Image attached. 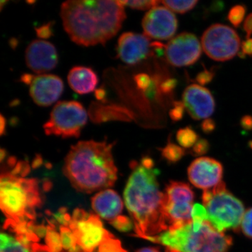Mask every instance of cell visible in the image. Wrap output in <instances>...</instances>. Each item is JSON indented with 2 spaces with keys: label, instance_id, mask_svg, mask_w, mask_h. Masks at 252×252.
Wrapping results in <instances>:
<instances>
[{
  "label": "cell",
  "instance_id": "obj_41",
  "mask_svg": "<svg viewBox=\"0 0 252 252\" xmlns=\"http://www.w3.org/2000/svg\"><path fill=\"white\" fill-rule=\"evenodd\" d=\"M243 29L247 34V38L249 39L252 34V13L248 15L244 22Z\"/></svg>",
  "mask_w": 252,
  "mask_h": 252
},
{
  "label": "cell",
  "instance_id": "obj_24",
  "mask_svg": "<svg viewBox=\"0 0 252 252\" xmlns=\"http://www.w3.org/2000/svg\"><path fill=\"white\" fill-rule=\"evenodd\" d=\"M98 252H127L123 248L120 240L107 232L105 238L98 248Z\"/></svg>",
  "mask_w": 252,
  "mask_h": 252
},
{
  "label": "cell",
  "instance_id": "obj_47",
  "mask_svg": "<svg viewBox=\"0 0 252 252\" xmlns=\"http://www.w3.org/2000/svg\"><path fill=\"white\" fill-rule=\"evenodd\" d=\"M250 147H251V148L252 149V141H251V142H250Z\"/></svg>",
  "mask_w": 252,
  "mask_h": 252
},
{
  "label": "cell",
  "instance_id": "obj_22",
  "mask_svg": "<svg viewBox=\"0 0 252 252\" xmlns=\"http://www.w3.org/2000/svg\"><path fill=\"white\" fill-rule=\"evenodd\" d=\"M45 235L46 247L52 252H63V248L61 241V234L56 231L53 224L48 225Z\"/></svg>",
  "mask_w": 252,
  "mask_h": 252
},
{
  "label": "cell",
  "instance_id": "obj_8",
  "mask_svg": "<svg viewBox=\"0 0 252 252\" xmlns=\"http://www.w3.org/2000/svg\"><path fill=\"white\" fill-rule=\"evenodd\" d=\"M168 229H177L193 222L194 193L188 184L171 181L164 192Z\"/></svg>",
  "mask_w": 252,
  "mask_h": 252
},
{
  "label": "cell",
  "instance_id": "obj_3",
  "mask_svg": "<svg viewBox=\"0 0 252 252\" xmlns=\"http://www.w3.org/2000/svg\"><path fill=\"white\" fill-rule=\"evenodd\" d=\"M114 144L81 141L72 146L64 159L63 172L74 189L91 193L114 186L117 167L112 155Z\"/></svg>",
  "mask_w": 252,
  "mask_h": 252
},
{
  "label": "cell",
  "instance_id": "obj_28",
  "mask_svg": "<svg viewBox=\"0 0 252 252\" xmlns=\"http://www.w3.org/2000/svg\"><path fill=\"white\" fill-rule=\"evenodd\" d=\"M124 6H127L132 9L137 10L152 9L159 6L161 1L155 0H140V1H120Z\"/></svg>",
  "mask_w": 252,
  "mask_h": 252
},
{
  "label": "cell",
  "instance_id": "obj_2",
  "mask_svg": "<svg viewBox=\"0 0 252 252\" xmlns=\"http://www.w3.org/2000/svg\"><path fill=\"white\" fill-rule=\"evenodd\" d=\"M61 16L70 39L84 46L105 44L120 31L126 17L121 1L111 0L64 1Z\"/></svg>",
  "mask_w": 252,
  "mask_h": 252
},
{
  "label": "cell",
  "instance_id": "obj_34",
  "mask_svg": "<svg viewBox=\"0 0 252 252\" xmlns=\"http://www.w3.org/2000/svg\"><path fill=\"white\" fill-rule=\"evenodd\" d=\"M215 76V72L213 69H211V70H207V69H205L197 74L196 77H195V81H196L198 84H200V86L207 85V84H210L213 80Z\"/></svg>",
  "mask_w": 252,
  "mask_h": 252
},
{
  "label": "cell",
  "instance_id": "obj_29",
  "mask_svg": "<svg viewBox=\"0 0 252 252\" xmlns=\"http://www.w3.org/2000/svg\"><path fill=\"white\" fill-rule=\"evenodd\" d=\"M240 228L245 236L252 239V207L245 212Z\"/></svg>",
  "mask_w": 252,
  "mask_h": 252
},
{
  "label": "cell",
  "instance_id": "obj_46",
  "mask_svg": "<svg viewBox=\"0 0 252 252\" xmlns=\"http://www.w3.org/2000/svg\"><path fill=\"white\" fill-rule=\"evenodd\" d=\"M0 154H1V161L3 162L4 160V158L6 157V152L4 150V149H1V152H0Z\"/></svg>",
  "mask_w": 252,
  "mask_h": 252
},
{
  "label": "cell",
  "instance_id": "obj_16",
  "mask_svg": "<svg viewBox=\"0 0 252 252\" xmlns=\"http://www.w3.org/2000/svg\"><path fill=\"white\" fill-rule=\"evenodd\" d=\"M26 62L32 72L44 74L57 66V50L49 41L42 39L32 41L26 49Z\"/></svg>",
  "mask_w": 252,
  "mask_h": 252
},
{
  "label": "cell",
  "instance_id": "obj_4",
  "mask_svg": "<svg viewBox=\"0 0 252 252\" xmlns=\"http://www.w3.org/2000/svg\"><path fill=\"white\" fill-rule=\"evenodd\" d=\"M9 170H2L0 179V206L8 221L34 222L36 209L41 198L37 180L26 178L30 171L28 162L8 160Z\"/></svg>",
  "mask_w": 252,
  "mask_h": 252
},
{
  "label": "cell",
  "instance_id": "obj_6",
  "mask_svg": "<svg viewBox=\"0 0 252 252\" xmlns=\"http://www.w3.org/2000/svg\"><path fill=\"white\" fill-rule=\"evenodd\" d=\"M202 200L208 220L217 230L223 233L225 230L239 229L245 215V207L226 189L224 182L204 190Z\"/></svg>",
  "mask_w": 252,
  "mask_h": 252
},
{
  "label": "cell",
  "instance_id": "obj_14",
  "mask_svg": "<svg viewBox=\"0 0 252 252\" xmlns=\"http://www.w3.org/2000/svg\"><path fill=\"white\" fill-rule=\"evenodd\" d=\"M117 45L118 58L128 64L142 62L155 52L153 42L144 34L124 33L119 37Z\"/></svg>",
  "mask_w": 252,
  "mask_h": 252
},
{
  "label": "cell",
  "instance_id": "obj_15",
  "mask_svg": "<svg viewBox=\"0 0 252 252\" xmlns=\"http://www.w3.org/2000/svg\"><path fill=\"white\" fill-rule=\"evenodd\" d=\"M223 169L218 160L209 157L194 160L188 168L189 181L197 188L206 190L222 182Z\"/></svg>",
  "mask_w": 252,
  "mask_h": 252
},
{
  "label": "cell",
  "instance_id": "obj_45",
  "mask_svg": "<svg viewBox=\"0 0 252 252\" xmlns=\"http://www.w3.org/2000/svg\"><path fill=\"white\" fill-rule=\"evenodd\" d=\"M5 125H6V122H5L4 117L1 115V135H4L5 130Z\"/></svg>",
  "mask_w": 252,
  "mask_h": 252
},
{
  "label": "cell",
  "instance_id": "obj_27",
  "mask_svg": "<svg viewBox=\"0 0 252 252\" xmlns=\"http://www.w3.org/2000/svg\"><path fill=\"white\" fill-rule=\"evenodd\" d=\"M247 8L245 5L237 4L230 9L228 14V20L235 28H238L243 23L246 14Z\"/></svg>",
  "mask_w": 252,
  "mask_h": 252
},
{
  "label": "cell",
  "instance_id": "obj_37",
  "mask_svg": "<svg viewBox=\"0 0 252 252\" xmlns=\"http://www.w3.org/2000/svg\"><path fill=\"white\" fill-rule=\"evenodd\" d=\"M177 85V80L175 78H170L163 81L160 85V89L163 93L168 94L172 92Z\"/></svg>",
  "mask_w": 252,
  "mask_h": 252
},
{
  "label": "cell",
  "instance_id": "obj_19",
  "mask_svg": "<svg viewBox=\"0 0 252 252\" xmlns=\"http://www.w3.org/2000/svg\"><path fill=\"white\" fill-rule=\"evenodd\" d=\"M69 85L73 91L80 94L93 92L98 84V77L90 67L76 66L67 76Z\"/></svg>",
  "mask_w": 252,
  "mask_h": 252
},
{
  "label": "cell",
  "instance_id": "obj_18",
  "mask_svg": "<svg viewBox=\"0 0 252 252\" xmlns=\"http://www.w3.org/2000/svg\"><path fill=\"white\" fill-rule=\"evenodd\" d=\"M96 215L109 222L120 216L124 203L119 194L112 189L101 190L91 200Z\"/></svg>",
  "mask_w": 252,
  "mask_h": 252
},
{
  "label": "cell",
  "instance_id": "obj_30",
  "mask_svg": "<svg viewBox=\"0 0 252 252\" xmlns=\"http://www.w3.org/2000/svg\"><path fill=\"white\" fill-rule=\"evenodd\" d=\"M210 148V144L206 139H199L198 142L192 147L189 152L193 157H201L207 154Z\"/></svg>",
  "mask_w": 252,
  "mask_h": 252
},
{
  "label": "cell",
  "instance_id": "obj_36",
  "mask_svg": "<svg viewBox=\"0 0 252 252\" xmlns=\"http://www.w3.org/2000/svg\"><path fill=\"white\" fill-rule=\"evenodd\" d=\"M36 31L37 36L41 39H47L53 34L51 23H48V24L44 25V26L38 28Z\"/></svg>",
  "mask_w": 252,
  "mask_h": 252
},
{
  "label": "cell",
  "instance_id": "obj_43",
  "mask_svg": "<svg viewBox=\"0 0 252 252\" xmlns=\"http://www.w3.org/2000/svg\"><path fill=\"white\" fill-rule=\"evenodd\" d=\"M32 252H52L46 245H41L39 243L32 244Z\"/></svg>",
  "mask_w": 252,
  "mask_h": 252
},
{
  "label": "cell",
  "instance_id": "obj_12",
  "mask_svg": "<svg viewBox=\"0 0 252 252\" xmlns=\"http://www.w3.org/2000/svg\"><path fill=\"white\" fill-rule=\"evenodd\" d=\"M21 80L30 86V94L34 103L48 107L59 99L64 90L62 79L54 74H23Z\"/></svg>",
  "mask_w": 252,
  "mask_h": 252
},
{
  "label": "cell",
  "instance_id": "obj_7",
  "mask_svg": "<svg viewBox=\"0 0 252 252\" xmlns=\"http://www.w3.org/2000/svg\"><path fill=\"white\" fill-rule=\"evenodd\" d=\"M87 120V113L82 104L76 101H61L55 104L43 127L46 135L77 138Z\"/></svg>",
  "mask_w": 252,
  "mask_h": 252
},
{
  "label": "cell",
  "instance_id": "obj_44",
  "mask_svg": "<svg viewBox=\"0 0 252 252\" xmlns=\"http://www.w3.org/2000/svg\"><path fill=\"white\" fill-rule=\"evenodd\" d=\"M135 252H160V251L157 248H144L140 249Z\"/></svg>",
  "mask_w": 252,
  "mask_h": 252
},
{
  "label": "cell",
  "instance_id": "obj_38",
  "mask_svg": "<svg viewBox=\"0 0 252 252\" xmlns=\"http://www.w3.org/2000/svg\"><path fill=\"white\" fill-rule=\"evenodd\" d=\"M241 52H239L240 57H244L245 56H252V39L249 38L246 40L243 41L241 44Z\"/></svg>",
  "mask_w": 252,
  "mask_h": 252
},
{
  "label": "cell",
  "instance_id": "obj_10",
  "mask_svg": "<svg viewBox=\"0 0 252 252\" xmlns=\"http://www.w3.org/2000/svg\"><path fill=\"white\" fill-rule=\"evenodd\" d=\"M100 217L76 209L69 228L77 239L78 245L86 252H94L103 241L108 230L104 229Z\"/></svg>",
  "mask_w": 252,
  "mask_h": 252
},
{
  "label": "cell",
  "instance_id": "obj_25",
  "mask_svg": "<svg viewBox=\"0 0 252 252\" xmlns=\"http://www.w3.org/2000/svg\"><path fill=\"white\" fill-rule=\"evenodd\" d=\"M198 1L195 0H189V1H162L161 3L167 9L175 11V12L180 13V14H185L188 12L190 10L195 7V5L198 4Z\"/></svg>",
  "mask_w": 252,
  "mask_h": 252
},
{
  "label": "cell",
  "instance_id": "obj_11",
  "mask_svg": "<svg viewBox=\"0 0 252 252\" xmlns=\"http://www.w3.org/2000/svg\"><path fill=\"white\" fill-rule=\"evenodd\" d=\"M198 37L190 32H182L170 39L165 48L167 62L175 67L191 65L201 56Z\"/></svg>",
  "mask_w": 252,
  "mask_h": 252
},
{
  "label": "cell",
  "instance_id": "obj_33",
  "mask_svg": "<svg viewBox=\"0 0 252 252\" xmlns=\"http://www.w3.org/2000/svg\"><path fill=\"white\" fill-rule=\"evenodd\" d=\"M192 220L193 222H196V223L208 220V215L205 207L202 206L200 204H195L192 211Z\"/></svg>",
  "mask_w": 252,
  "mask_h": 252
},
{
  "label": "cell",
  "instance_id": "obj_20",
  "mask_svg": "<svg viewBox=\"0 0 252 252\" xmlns=\"http://www.w3.org/2000/svg\"><path fill=\"white\" fill-rule=\"evenodd\" d=\"M0 240V252H32V244L34 243L27 235H12L6 233H1Z\"/></svg>",
  "mask_w": 252,
  "mask_h": 252
},
{
  "label": "cell",
  "instance_id": "obj_5",
  "mask_svg": "<svg viewBox=\"0 0 252 252\" xmlns=\"http://www.w3.org/2000/svg\"><path fill=\"white\" fill-rule=\"evenodd\" d=\"M165 247V252H228L233 244L230 236L217 230L209 220L192 222L145 238Z\"/></svg>",
  "mask_w": 252,
  "mask_h": 252
},
{
  "label": "cell",
  "instance_id": "obj_21",
  "mask_svg": "<svg viewBox=\"0 0 252 252\" xmlns=\"http://www.w3.org/2000/svg\"><path fill=\"white\" fill-rule=\"evenodd\" d=\"M177 142L185 149L192 148L199 140V136L190 126L181 128L176 135Z\"/></svg>",
  "mask_w": 252,
  "mask_h": 252
},
{
  "label": "cell",
  "instance_id": "obj_17",
  "mask_svg": "<svg viewBox=\"0 0 252 252\" xmlns=\"http://www.w3.org/2000/svg\"><path fill=\"white\" fill-rule=\"evenodd\" d=\"M182 102L189 115L195 120L208 119L215 109V100L210 91L198 84L186 88Z\"/></svg>",
  "mask_w": 252,
  "mask_h": 252
},
{
  "label": "cell",
  "instance_id": "obj_9",
  "mask_svg": "<svg viewBox=\"0 0 252 252\" xmlns=\"http://www.w3.org/2000/svg\"><path fill=\"white\" fill-rule=\"evenodd\" d=\"M201 42L207 56L220 62L233 59L238 54L242 44L237 32L220 23L207 28L202 36Z\"/></svg>",
  "mask_w": 252,
  "mask_h": 252
},
{
  "label": "cell",
  "instance_id": "obj_13",
  "mask_svg": "<svg viewBox=\"0 0 252 252\" xmlns=\"http://www.w3.org/2000/svg\"><path fill=\"white\" fill-rule=\"evenodd\" d=\"M144 34L157 40H167L175 35L178 21L171 10L157 6L149 10L142 20Z\"/></svg>",
  "mask_w": 252,
  "mask_h": 252
},
{
  "label": "cell",
  "instance_id": "obj_35",
  "mask_svg": "<svg viewBox=\"0 0 252 252\" xmlns=\"http://www.w3.org/2000/svg\"><path fill=\"white\" fill-rule=\"evenodd\" d=\"M55 219L61 225L69 226L72 217L67 213V210L64 208H61L59 212L54 215Z\"/></svg>",
  "mask_w": 252,
  "mask_h": 252
},
{
  "label": "cell",
  "instance_id": "obj_1",
  "mask_svg": "<svg viewBox=\"0 0 252 252\" xmlns=\"http://www.w3.org/2000/svg\"><path fill=\"white\" fill-rule=\"evenodd\" d=\"M132 172L125 190L124 200L135 224L136 236L145 239L168 230L165 210V195L160 189L152 158L131 162Z\"/></svg>",
  "mask_w": 252,
  "mask_h": 252
},
{
  "label": "cell",
  "instance_id": "obj_42",
  "mask_svg": "<svg viewBox=\"0 0 252 252\" xmlns=\"http://www.w3.org/2000/svg\"><path fill=\"white\" fill-rule=\"evenodd\" d=\"M240 126L245 130H252V116L245 115L241 118Z\"/></svg>",
  "mask_w": 252,
  "mask_h": 252
},
{
  "label": "cell",
  "instance_id": "obj_26",
  "mask_svg": "<svg viewBox=\"0 0 252 252\" xmlns=\"http://www.w3.org/2000/svg\"><path fill=\"white\" fill-rule=\"evenodd\" d=\"M60 234H61L63 250L65 252L72 251L77 248L78 246L77 239L74 236L72 230L69 227L61 225Z\"/></svg>",
  "mask_w": 252,
  "mask_h": 252
},
{
  "label": "cell",
  "instance_id": "obj_39",
  "mask_svg": "<svg viewBox=\"0 0 252 252\" xmlns=\"http://www.w3.org/2000/svg\"><path fill=\"white\" fill-rule=\"evenodd\" d=\"M136 81H137V86L140 89L146 90L150 85L151 79L147 74H142L137 76Z\"/></svg>",
  "mask_w": 252,
  "mask_h": 252
},
{
  "label": "cell",
  "instance_id": "obj_32",
  "mask_svg": "<svg viewBox=\"0 0 252 252\" xmlns=\"http://www.w3.org/2000/svg\"><path fill=\"white\" fill-rule=\"evenodd\" d=\"M185 106L182 101H176L174 102L173 107L169 113L170 119L173 122H179L182 120L185 115Z\"/></svg>",
  "mask_w": 252,
  "mask_h": 252
},
{
  "label": "cell",
  "instance_id": "obj_23",
  "mask_svg": "<svg viewBox=\"0 0 252 252\" xmlns=\"http://www.w3.org/2000/svg\"><path fill=\"white\" fill-rule=\"evenodd\" d=\"M162 157L168 162L175 163L180 161L185 157L186 151L180 146L169 142L164 148L161 149Z\"/></svg>",
  "mask_w": 252,
  "mask_h": 252
},
{
  "label": "cell",
  "instance_id": "obj_31",
  "mask_svg": "<svg viewBox=\"0 0 252 252\" xmlns=\"http://www.w3.org/2000/svg\"><path fill=\"white\" fill-rule=\"evenodd\" d=\"M111 224L119 231L127 232L132 229V223L128 217L120 215L110 221Z\"/></svg>",
  "mask_w": 252,
  "mask_h": 252
},
{
  "label": "cell",
  "instance_id": "obj_40",
  "mask_svg": "<svg viewBox=\"0 0 252 252\" xmlns=\"http://www.w3.org/2000/svg\"><path fill=\"white\" fill-rule=\"evenodd\" d=\"M201 128L205 133H212L216 129V123L213 119L208 118V119H205L202 123Z\"/></svg>",
  "mask_w": 252,
  "mask_h": 252
}]
</instances>
